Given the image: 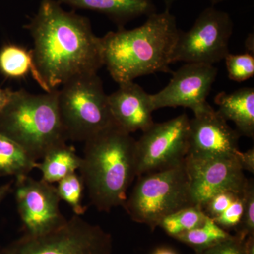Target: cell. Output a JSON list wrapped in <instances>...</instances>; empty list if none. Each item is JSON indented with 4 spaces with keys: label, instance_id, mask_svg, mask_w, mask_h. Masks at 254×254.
Listing matches in <instances>:
<instances>
[{
    "label": "cell",
    "instance_id": "obj_14",
    "mask_svg": "<svg viewBox=\"0 0 254 254\" xmlns=\"http://www.w3.org/2000/svg\"><path fill=\"white\" fill-rule=\"evenodd\" d=\"M108 103L114 125L127 133L146 131L155 123L150 95L133 81L119 84Z\"/></svg>",
    "mask_w": 254,
    "mask_h": 254
},
{
    "label": "cell",
    "instance_id": "obj_34",
    "mask_svg": "<svg viewBox=\"0 0 254 254\" xmlns=\"http://www.w3.org/2000/svg\"><path fill=\"white\" fill-rule=\"evenodd\" d=\"M209 1H210L213 4H219V3L222 2L224 0H209Z\"/></svg>",
    "mask_w": 254,
    "mask_h": 254
},
{
    "label": "cell",
    "instance_id": "obj_25",
    "mask_svg": "<svg viewBox=\"0 0 254 254\" xmlns=\"http://www.w3.org/2000/svg\"><path fill=\"white\" fill-rule=\"evenodd\" d=\"M237 234L245 237L254 236V182L249 179L244 193V211L240 225L236 229Z\"/></svg>",
    "mask_w": 254,
    "mask_h": 254
},
{
    "label": "cell",
    "instance_id": "obj_9",
    "mask_svg": "<svg viewBox=\"0 0 254 254\" xmlns=\"http://www.w3.org/2000/svg\"><path fill=\"white\" fill-rule=\"evenodd\" d=\"M187 114L154 123L136 141V177L175 166L186 158L190 146Z\"/></svg>",
    "mask_w": 254,
    "mask_h": 254
},
{
    "label": "cell",
    "instance_id": "obj_18",
    "mask_svg": "<svg viewBox=\"0 0 254 254\" xmlns=\"http://www.w3.org/2000/svg\"><path fill=\"white\" fill-rule=\"evenodd\" d=\"M81 162L82 159L76 154L75 148L65 143L48 151L41 163L37 162L36 168L41 170L43 180L53 184L76 173L81 167Z\"/></svg>",
    "mask_w": 254,
    "mask_h": 254
},
{
    "label": "cell",
    "instance_id": "obj_8",
    "mask_svg": "<svg viewBox=\"0 0 254 254\" xmlns=\"http://www.w3.org/2000/svg\"><path fill=\"white\" fill-rule=\"evenodd\" d=\"M233 28V21L227 12L212 6L203 10L190 31H180L173 63L213 65L220 63L230 53L229 43Z\"/></svg>",
    "mask_w": 254,
    "mask_h": 254
},
{
    "label": "cell",
    "instance_id": "obj_27",
    "mask_svg": "<svg viewBox=\"0 0 254 254\" xmlns=\"http://www.w3.org/2000/svg\"><path fill=\"white\" fill-rule=\"evenodd\" d=\"M242 194H237L232 192H222L210 198L201 208L207 216L214 219L223 213L238 197Z\"/></svg>",
    "mask_w": 254,
    "mask_h": 254
},
{
    "label": "cell",
    "instance_id": "obj_31",
    "mask_svg": "<svg viewBox=\"0 0 254 254\" xmlns=\"http://www.w3.org/2000/svg\"><path fill=\"white\" fill-rule=\"evenodd\" d=\"M152 254H178L173 249L169 247H162L156 249Z\"/></svg>",
    "mask_w": 254,
    "mask_h": 254
},
{
    "label": "cell",
    "instance_id": "obj_26",
    "mask_svg": "<svg viewBox=\"0 0 254 254\" xmlns=\"http://www.w3.org/2000/svg\"><path fill=\"white\" fill-rule=\"evenodd\" d=\"M244 193L238 197L223 213L216 218L212 219L218 224L219 226L221 227L226 231L236 230L240 225L242 215H243Z\"/></svg>",
    "mask_w": 254,
    "mask_h": 254
},
{
    "label": "cell",
    "instance_id": "obj_10",
    "mask_svg": "<svg viewBox=\"0 0 254 254\" xmlns=\"http://www.w3.org/2000/svg\"><path fill=\"white\" fill-rule=\"evenodd\" d=\"M193 204L202 207L214 195L222 192L242 194L248 180L235 156L185 158Z\"/></svg>",
    "mask_w": 254,
    "mask_h": 254
},
{
    "label": "cell",
    "instance_id": "obj_16",
    "mask_svg": "<svg viewBox=\"0 0 254 254\" xmlns=\"http://www.w3.org/2000/svg\"><path fill=\"white\" fill-rule=\"evenodd\" d=\"M215 103L218 113L226 121L235 123L241 136L254 138V88L245 87L231 93L220 92L215 96Z\"/></svg>",
    "mask_w": 254,
    "mask_h": 254
},
{
    "label": "cell",
    "instance_id": "obj_21",
    "mask_svg": "<svg viewBox=\"0 0 254 254\" xmlns=\"http://www.w3.org/2000/svg\"><path fill=\"white\" fill-rule=\"evenodd\" d=\"M208 216L199 205H190L177 210L165 217L158 227L175 238L182 233L190 231L204 223Z\"/></svg>",
    "mask_w": 254,
    "mask_h": 254
},
{
    "label": "cell",
    "instance_id": "obj_29",
    "mask_svg": "<svg viewBox=\"0 0 254 254\" xmlns=\"http://www.w3.org/2000/svg\"><path fill=\"white\" fill-rule=\"evenodd\" d=\"M12 91L10 89H4L0 87V111L4 108L9 101Z\"/></svg>",
    "mask_w": 254,
    "mask_h": 254
},
{
    "label": "cell",
    "instance_id": "obj_5",
    "mask_svg": "<svg viewBox=\"0 0 254 254\" xmlns=\"http://www.w3.org/2000/svg\"><path fill=\"white\" fill-rule=\"evenodd\" d=\"M193 204L185 160L172 168L138 177L123 207L133 221L152 231L165 217Z\"/></svg>",
    "mask_w": 254,
    "mask_h": 254
},
{
    "label": "cell",
    "instance_id": "obj_13",
    "mask_svg": "<svg viewBox=\"0 0 254 254\" xmlns=\"http://www.w3.org/2000/svg\"><path fill=\"white\" fill-rule=\"evenodd\" d=\"M190 121L188 154L200 157L235 156L241 135L221 115L205 103Z\"/></svg>",
    "mask_w": 254,
    "mask_h": 254
},
{
    "label": "cell",
    "instance_id": "obj_3",
    "mask_svg": "<svg viewBox=\"0 0 254 254\" xmlns=\"http://www.w3.org/2000/svg\"><path fill=\"white\" fill-rule=\"evenodd\" d=\"M84 143L78 170L91 204L107 213L123 206L136 177V140L114 125Z\"/></svg>",
    "mask_w": 254,
    "mask_h": 254
},
{
    "label": "cell",
    "instance_id": "obj_2",
    "mask_svg": "<svg viewBox=\"0 0 254 254\" xmlns=\"http://www.w3.org/2000/svg\"><path fill=\"white\" fill-rule=\"evenodd\" d=\"M180 33L176 18L167 9L148 16L139 27L110 31L101 38L104 66L118 84L172 72L170 65Z\"/></svg>",
    "mask_w": 254,
    "mask_h": 254
},
{
    "label": "cell",
    "instance_id": "obj_20",
    "mask_svg": "<svg viewBox=\"0 0 254 254\" xmlns=\"http://www.w3.org/2000/svg\"><path fill=\"white\" fill-rule=\"evenodd\" d=\"M232 237L228 231L219 226L211 218L200 226L175 237V240L190 246L195 252L205 250Z\"/></svg>",
    "mask_w": 254,
    "mask_h": 254
},
{
    "label": "cell",
    "instance_id": "obj_11",
    "mask_svg": "<svg viewBox=\"0 0 254 254\" xmlns=\"http://www.w3.org/2000/svg\"><path fill=\"white\" fill-rule=\"evenodd\" d=\"M15 187V197L24 234L41 235L66 222L60 211L61 199L53 184L26 175L16 178Z\"/></svg>",
    "mask_w": 254,
    "mask_h": 254
},
{
    "label": "cell",
    "instance_id": "obj_4",
    "mask_svg": "<svg viewBox=\"0 0 254 254\" xmlns=\"http://www.w3.org/2000/svg\"><path fill=\"white\" fill-rule=\"evenodd\" d=\"M0 133L21 145L37 162L55 147L66 143L58 89L43 94L12 91L0 111Z\"/></svg>",
    "mask_w": 254,
    "mask_h": 254
},
{
    "label": "cell",
    "instance_id": "obj_19",
    "mask_svg": "<svg viewBox=\"0 0 254 254\" xmlns=\"http://www.w3.org/2000/svg\"><path fill=\"white\" fill-rule=\"evenodd\" d=\"M36 163L21 145L0 133V176H26Z\"/></svg>",
    "mask_w": 254,
    "mask_h": 254
},
{
    "label": "cell",
    "instance_id": "obj_6",
    "mask_svg": "<svg viewBox=\"0 0 254 254\" xmlns=\"http://www.w3.org/2000/svg\"><path fill=\"white\" fill-rule=\"evenodd\" d=\"M60 116L68 140L85 142L114 125L108 95L98 73L70 80L58 90Z\"/></svg>",
    "mask_w": 254,
    "mask_h": 254
},
{
    "label": "cell",
    "instance_id": "obj_22",
    "mask_svg": "<svg viewBox=\"0 0 254 254\" xmlns=\"http://www.w3.org/2000/svg\"><path fill=\"white\" fill-rule=\"evenodd\" d=\"M56 187L60 199L70 205L75 215L84 214L87 210L83 205L85 185L81 175L76 173L71 174L60 180Z\"/></svg>",
    "mask_w": 254,
    "mask_h": 254
},
{
    "label": "cell",
    "instance_id": "obj_7",
    "mask_svg": "<svg viewBox=\"0 0 254 254\" xmlns=\"http://www.w3.org/2000/svg\"><path fill=\"white\" fill-rule=\"evenodd\" d=\"M112 251L110 234L74 214L46 233L24 234L0 250V254H112Z\"/></svg>",
    "mask_w": 254,
    "mask_h": 254
},
{
    "label": "cell",
    "instance_id": "obj_23",
    "mask_svg": "<svg viewBox=\"0 0 254 254\" xmlns=\"http://www.w3.org/2000/svg\"><path fill=\"white\" fill-rule=\"evenodd\" d=\"M195 254H254V236L236 233L217 245L195 252Z\"/></svg>",
    "mask_w": 254,
    "mask_h": 254
},
{
    "label": "cell",
    "instance_id": "obj_32",
    "mask_svg": "<svg viewBox=\"0 0 254 254\" xmlns=\"http://www.w3.org/2000/svg\"><path fill=\"white\" fill-rule=\"evenodd\" d=\"M246 48H247V50H249V53L250 54L254 55V35L250 34V36H248V38H247V41H246Z\"/></svg>",
    "mask_w": 254,
    "mask_h": 254
},
{
    "label": "cell",
    "instance_id": "obj_33",
    "mask_svg": "<svg viewBox=\"0 0 254 254\" xmlns=\"http://www.w3.org/2000/svg\"><path fill=\"white\" fill-rule=\"evenodd\" d=\"M163 1L165 6H166V9L170 10V7L173 6V4L177 0H163Z\"/></svg>",
    "mask_w": 254,
    "mask_h": 254
},
{
    "label": "cell",
    "instance_id": "obj_17",
    "mask_svg": "<svg viewBox=\"0 0 254 254\" xmlns=\"http://www.w3.org/2000/svg\"><path fill=\"white\" fill-rule=\"evenodd\" d=\"M0 73L5 78L18 80L31 73L38 85L47 93L51 92L42 78L33 57V50L19 45H4L0 49Z\"/></svg>",
    "mask_w": 254,
    "mask_h": 254
},
{
    "label": "cell",
    "instance_id": "obj_24",
    "mask_svg": "<svg viewBox=\"0 0 254 254\" xmlns=\"http://www.w3.org/2000/svg\"><path fill=\"white\" fill-rule=\"evenodd\" d=\"M228 76L236 82H243L253 77L254 57L249 53L232 55L229 53L225 58Z\"/></svg>",
    "mask_w": 254,
    "mask_h": 254
},
{
    "label": "cell",
    "instance_id": "obj_1",
    "mask_svg": "<svg viewBox=\"0 0 254 254\" xmlns=\"http://www.w3.org/2000/svg\"><path fill=\"white\" fill-rule=\"evenodd\" d=\"M26 28L34 43L35 63L50 91L104 66L101 38L90 20L64 11L57 0H42Z\"/></svg>",
    "mask_w": 254,
    "mask_h": 254
},
{
    "label": "cell",
    "instance_id": "obj_12",
    "mask_svg": "<svg viewBox=\"0 0 254 254\" xmlns=\"http://www.w3.org/2000/svg\"><path fill=\"white\" fill-rule=\"evenodd\" d=\"M172 73L168 84L158 93L150 95L154 111L183 107L195 112L208 103L206 99L216 79L218 68L205 64L185 63Z\"/></svg>",
    "mask_w": 254,
    "mask_h": 254
},
{
    "label": "cell",
    "instance_id": "obj_15",
    "mask_svg": "<svg viewBox=\"0 0 254 254\" xmlns=\"http://www.w3.org/2000/svg\"><path fill=\"white\" fill-rule=\"evenodd\" d=\"M74 8L96 11L108 16L118 28L142 16H149L156 13L152 0H57Z\"/></svg>",
    "mask_w": 254,
    "mask_h": 254
},
{
    "label": "cell",
    "instance_id": "obj_28",
    "mask_svg": "<svg viewBox=\"0 0 254 254\" xmlns=\"http://www.w3.org/2000/svg\"><path fill=\"white\" fill-rule=\"evenodd\" d=\"M236 158L244 171L254 173V148H250L245 152H237Z\"/></svg>",
    "mask_w": 254,
    "mask_h": 254
},
{
    "label": "cell",
    "instance_id": "obj_30",
    "mask_svg": "<svg viewBox=\"0 0 254 254\" xmlns=\"http://www.w3.org/2000/svg\"><path fill=\"white\" fill-rule=\"evenodd\" d=\"M11 189H12L11 182L0 186V203L4 199L5 197L11 192Z\"/></svg>",
    "mask_w": 254,
    "mask_h": 254
}]
</instances>
